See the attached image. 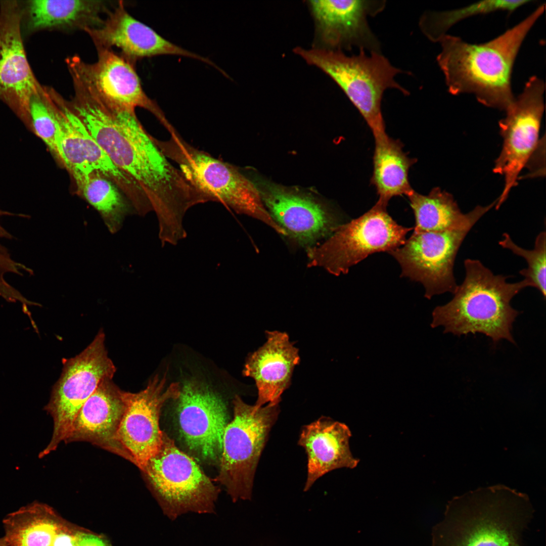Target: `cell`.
<instances>
[{
    "label": "cell",
    "instance_id": "1",
    "mask_svg": "<svg viewBox=\"0 0 546 546\" xmlns=\"http://www.w3.org/2000/svg\"><path fill=\"white\" fill-rule=\"evenodd\" d=\"M73 87L68 106L157 218H169L187 208L197 189L157 146L135 109L105 101L81 85Z\"/></svg>",
    "mask_w": 546,
    "mask_h": 546
},
{
    "label": "cell",
    "instance_id": "2",
    "mask_svg": "<svg viewBox=\"0 0 546 546\" xmlns=\"http://www.w3.org/2000/svg\"><path fill=\"white\" fill-rule=\"evenodd\" d=\"M545 10L544 4L513 27L492 40L468 43L447 34L439 42L437 62L448 92L471 94L481 104L506 110L514 99L512 74L526 36Z\"/></svg>",
    "mask_w": 546,
    "mask_h": 546
},
{
    "label": "cell",
    "instance_id": "3",
    "mask_svg": "<svg viewBox=\"0 0 546 546\" xmlns=\"http://www.w3.org/2000/svg\"><path fill=\"white\" fill-rule=\"evenodd\" d=\"M528 496L503 485L453 497L432 529V546H522L533 517Z\"/></svg>",
    "mask_w": 546,
    "mask_h": 546
},
{
    "label": "cell",
    "instance_id": "4",
    "mask_svg": "<svg viewBox=\"0 0 546 546\" xmlns=\"http://www.w3.org/2000/svg\"><path fill=\"white\" fill-rule=\"evenodd\" d=\"M465 276L448 303L433 310L431 327H442L444 333L461 336L481 333L496 342L515 343L512 325L519 312L511 305L513 298L528 287L523 280L509 283V276L494 275L479 260H464Z\"/></svg>",
    "mask_w": 546,
    "mask_h": 546
},
{
    "label": "cell",
    "instance_id": "5",
    "mask_svg": "<svg viewBox=\"0 0 546 546\" xmlns=\"http://www.w3.org/2000/svg\"><path fill=\"white\" fill-rule=\"evenodd\" d=\"M170 138L154 140L163 154L176 163L188 178L208 198L256 218L283 236L284 230L265 207L255 184L237 167L216 158L187 142L170 124Z\"/></svg>",
    "mask_w": 546,
    "mask_h": 546
},
{
    "label": "cell",
    "instance_id": "6",
    "mask_svg": "<svg viewBox=\"0 0 546 546\" xmlns=\"http://www.w3.org/2000/svg\"><path fill=\"white\" fill-rule=\"evenodd\" d=\"M296 54L312 65L323 70L343 90L359 111L374 136L385 133L381 112V101L385 90L408 92L395 81L394 76L403 71L393 66L380 53L368 56L360 50L356 55L346 56L340 50L300 47L294 49Z\"/></svg>",
    "mask_w": 546,
    "mask_h": 546
},
{
    "label": "cell",
    "instance_id": "7",
    "mask_svg": "<svg viewBox=\"0 0 546 546\" xmlns=\"http://www.w3.org/2000/svg\"><path fill=\"white\" fill-rule=\"evenodd\" d=\"M233 417L225 428L216 480L233 501L251 499L254 479L269 434L280 414L279 404L261 407L233 401Z\"/></svg>",
    "mask_w": 546,
    "mask_h": 546
},
{
    "label": "cell",
    "instance_id": "8",
    "mask_svg": "<svg viewBox=\"0 0 546 546\" xmlns=\"http://www.w3.org/2000/svg\"><path fill=\"white\" fill-rule=\"evenodd\" d=\"M386 207L377 202L359 217L339 224L323 243L308 248V266L338 276L371 254L388 253L403 245L414 228L398 224Z\"/></svg>",
    "mask_w": 546,
    "mask_h": 546
},
{
    "label": "cell",
    "instance_id": "9",
    "mask_svg": "<svg viewBox=\"0 0 546 546\" xmlns=\"http://www.w3.org/2000/svg\"><path fill=\"white\" fill-rule=\"evenodd\" d=\"M105 341V334L101 330L79 354L63 360L61 375L44 406L53 419L52 436L49 444L39 453V458L54 451L60 443L65 441L83 404L102 382L114 377L116 369L108 356Z\"/></svg>",
    "mask_w": 546,
    "mask_h": 546
},
{
    "label": "cell",
    "instance_id": "10",
    "mask_svg": "<svg viewBox=\"0 0 546 546\" xmlns=\"http://www.w3.org/2000/svg\"><path fill=\"white\" fill-rule=\"evenodd\" d=\"M142 471L169 518L174 519L189 512H214L219 489L195 460L179 450L165 433L161 449Z\"/></svg>",
    "mask_w": 546,
    "mask_h": 546
},
{
    "label": "cell",
    "instance_id": "11",
    "mask_svg": "<svg viewBox=\"0 0 546 546\" xmlns=\"http://www.w3.org/2000/svg\"><path fill=\"white\" fill-rule=\"evenodd\" d=\"M440 232H414L401 246L389 252L399 264L401 277L420 282L425 297L430 299L446 292L453 294L457 285L454 264L465 237L478 221Z\"/></svg>",
    "mask_w": 546,
    "mask_h": 546
},
{
    "label": "cell",
    "instance_id": "12",
    "mask_svg": "<svg viewBox=\"0 0 546 546\" xmlns=\"http://www.w3.org/2000/svg\"><path fill=\"white\" fill-rule=\"evenodd\" d=\"M166 376L156 375L143 390L124 391L125 408L116 436L119 456L142 471L148 461L161 449L164 432L159 426L162 407L168 400L176 399L180 385H167Z\"/></svg>",
    "mask_w": 546,
    "mask_h": 546
},
{
    "label": "cell",
    "instance_id": "13",
    "mask_svg": "<svg viewBox=\"0 0 546 546\" xmlns=\"http://www.w3.org/2000/svg\"><path fill=\"white\" fill-rule=\"evenodd\" d=\"M545 88L541 79L529 77L522 92L505 110L506 117L499 122L504 144L493 171L504 176L505 187L497 199L496 209L517 185L518 175L537 148Z\"/></svg>",
    "mask_w": 546,
    "mask_h": 546
},
{
    "label": "cell",
    "instance_id": "14",
    "mask_svg": "<svg viewBox=\"0 0 546 546\" xmlns=\"http://www.w3.org/2000/svg\"><path fill=\"white\" fill-rule=\"evenodd\" d=\"M49 95L57 129L58 161L73 179L98 172L113 182L128 200L135 199L138 195L136 187L112 162L67 101L51 87Z\"/></svg>",
    "mask_w": 546,
    "mask_h": 546
},
{
    "label": "cell",
    "instance_id": "15",
    "mask_svg": "<svg viewBox=\"0 0 546 546\" xmlns=\"http://www.w3.org/2000/svg\"><path fill=\"white\" fill-rule=\"evenodd\" d=\"M98 59L88 63L77 56L66 60L72 81L102 100L124 107L144 108L163 124L168 120L144 90L133 63L112 49L97 48Z\"/></svg>",
    "mask_w": 546,
    "mask_h": 546
},
{
    "label": "cell",
    "instance_id": "16",
    "mask_svg": "<svg viewBox=\"0 0 546 546\" xmlns=\"http://www.w3.org/2000/svg\"><path fill=\"white\" fill-rule=\"evenodd\" d=\"M175 400L179 430L187 447L207 462L219 463L230 422L221 397L205 385L189 381L180 385Z\"/></svg>",
    "mask_w": 546,
    "mask_h": 546
},
{
    "label": "cell",
    "instance_id": "17",
    "mask_svg": "<svg viewBox=\"0 0 546 546\" xmlns=\"http://www.w3.org/2000/svg\"><path fill=\"white\" fill-rule=\"evenodd\" d=\"M41 84L26 57L20 3L0 2V100L31 126L29 104Z\"/></svg>",
    "mask_w": 546,
    "mask_h": 546
},
{
    "label": "cell",
    "instance_id": "18",
    "mask_svg": "<svg viewBox=\"0 0 546 546\" xmlns=\"http://www.w3.org/2000/svg\"><path fill=\"white\" fill-rule=\"evenodd\" d=\"M255 185L272 218L299 245L310 248L340 224L331 210L310 197L269 181Z\"/></svg>",
    "mask_w": 546,
    "mask_h": 546
},
{
    "label": "cell",
    "instance_id": "19",
    "mask_svg": "<svg viewBox=\"0 0 546 546\" xmlns=\"http://www.w3.org/2000/svg\"><path fill=\"white\" fill-rule=\"evenodd\" d=\"M97 48L121 51L124 57L133 62L137 59L160 55H175L200 60L211 61L165 39L155 30L132 17L122 1L118 2L99 26L86 29Z\"/></svg>",
    "mask_w": 546,
    "mask_h": 546
},
{
    "label": "cell",
    "instance_id": "20",
    "mask_svg": "<svg viewBox=\"0 0 546 546\" xmlns=\"http://www.w3.org/2000/svg\"><path fill=\"white\" fill-rule=\"evenodd\" d=\"M320 34L333 48L352 47L379 53L380 45L367 22L385 7L382 1H309Z\"/></svg>",
    "mask_w": 546,
    "mask_h": 546
},
{
    "label": "cell",
    "instance_id": "21",
    "mask_svg": "<svg viewBox=\"0 0 546 546\" xmlns=\"http://www.w3.org/2000/svg\"><path fill=\"white\" fill-rule=\"evenodd\" d=\"M267 340L248 356L243 375L253 378L257 389L255 405H278L289 387L295 366L300 362L298 349L285 332L266 331Z\"/></svg>",
    "mask_w": 546,
    "mask_h": 546
},
{
    "label": "cell",
    "instance_id": "22",
    "mask_svg": "<svg viewBox=\"0 0 546 546\" xmlns=\"http://www.w3.org/2000/svg\"><path fill=\"white\" fill-rule=\"evenodd\" d=\"M125 408L124 391L112 379L104 380L80 409L64 442H88L119 456L116 436Z\"/></svg>",
    "mask_w": 546,
    "mask_h": 546
},
{
    "label": "cell",
    "instance_id": "23",
    "mask_svg": "<svg viewBox=\"0 0 546 546\" xmlns=\"http://www.w3.org/2000/svg\"><path fill=\"white\" fill-rule=\"evenodd\" d=\"M351 433L344 423L321 417L302 426L298 444L307 456V477L303 490L327 473L340 468L353 469L359 460L350 449Z\"/></svg>",
    "mask_w": 546,
    "mask_h": 546
},
{
    "label": "cell",
    "instance_id": "24",
    "mask_svg": "<svg viewBox=\"0 0 546 546\" xmlns=\"http://www.w3.org/2000/svg\"><path fill=\"white\" fill-rule=\"evenodd\" d=\"M22 27L28 32L96 27L111 9L102 0H30L21 4Z\"/></svg>",
    "mask_w": 546,
    "mask_h": 546
},
{
    "label": "cell",
    "instance_id": "25",
    "mask_svg": "<svg viewBox=\"0 0 546 546\" xmlns=\"http://www.w3.org/2000/svg\"><path fill=\"white\" fill-rule=\"evenodd\" d=\"M415 217L414 232H440L460 228L478 220L495 206V200L486 206H477L469 212H462L452 196L439 188L428 195L414 190L407 196Z\"/></svg>",
    "mask_w": 546,
    "mask_h": 546
},
{
    "label": "cell",
    "instance_id": "26",
    "mask_svg": "<svg viewBox=\"0 0 546 546\" xmlns=\"http://www.w3.org/2000/svg\"><path fill=\"white\" fill-rule=\"evenodd\" d=\"M373 172L372 184L379 195L378 203L387 206L394 196H407L414 190L408 180L410 168L416 159L408 157L403 145L386 133L374 136Z\"/></svg>",
    "mask_w": 546,
    "mask_h": 546
},
{
    "label": "cell",
    "instance_id": "27",
    "mask_svg": "<svg viewBox=\"0 0 546 546\" xmlns=\"http://www.w3.org/2000/svg\"><path fill=\"white\" fill-rule=\"evenodd\" d=\"M64 521L53 508L34 501L4 517V537L9 546H52Z\"/></svg>",
    "mask_w": 546,
    "mask_h": 546
},
{
    "label": "cell",
    "instance_id": "28",
    "mask_svg": "<svg viewBox=\"0 0 546 546\" xmlns=\"http://www.w3.org/2000/svg\"><path fill=\"white\" fill-rule=\"evenodd\" d=\"M74 181L78 194L99 212L110 232H117L128 211L119 188L96 171Z\"/></svg>",
    "mask_w": 546,
    "mask_h": 546
},
{
    "label": "cell",
    "instance_id": "29",
    "mask_svg": "<svg viewBox=\"0 0 546 546\" xmlns=\"http://www.w3.org/2000/svg\"><path fill=\"white\" fill-rule=\"evenodd\" d=\"M531 0H485L465 7L442 12H425L419 25L431 41L439 42L453 25L467 18L498 11L512 13Z\"/></svg>",
    "mask_w": 546,
    "mask_h": 546
},
{
    "label": "cell",
    "instance_id": "30",
    "mask_svg": "<svg viewBox=\"0 0 546 546\" xmlns=\"http://www.w3.org/2000/svg\"><path fill=\"white\" fill-rule=\"evenodd\" d=\"M503 239L498 243L501 247L508 249L514 254L525 259L527 267L519 271L528 283V287L537 289L545 297V256L546 234L539 233L535 240L534 247L531 250L523 248L512 240L510 235L504 233Z\"/></svg>",
    "mask_w": 546,
    "mask_h": 546
},
{
    "label": "cell",
    "instance_id": "31",
    "mask_svg": "<svg viewBox=\"0 0 546 546\" xmlns=\"http://www.w3.org/2000/svg\"><path fill=\"white\" fill-rule=\"evenodd\" d=\"M29 115L33 130L58 161L57 129L50 106L48 86L41 85L31 97Z\"/></svg>",
    "mask_w": 546,
    "mask_h": 546
},
{
    "label": "cell",
    "instance_id": "32",
    "mask_svg": "<svg viewBox=\"0 0 546 546\" xmlns=\"http://www.w3.org/2000/svg\"><path fill=\"white\" fill-rule=\"evenodd\" d=\"M79 530L64 521L58 530L52 546H76Z\"/></svg>",
    "mask_w": 546,
    "mask_h": 546
},
{
    "label": "cell",
    "instance_id": "33",
    "mask_svg": "<svg viewBox=\"0 0 546 546\" xmlns=\"http://www.w3.org/2000/svg\"><path fill=\"white\" fill-rule=\"evenodd\" d=\"M76 546H112L105 537L79 530L77 535Z\"/></svg>",
    "mask_w": 546,
    "mask_h": 546
},
{
    "label": "cell",
    "instance_id": "34",
    "mask_svg": "<svg viewBox=\"0 0 546 546\" xmlns=\"http://www.w3.org/2000/svg\"><path fill=\"white\" fill-rule=\"evenodd\" d=\"M0 546H9L4 536L0 537Z\"/></svg>",
    "mask_w": 546,
    "mask_h": 546
}]
</instances>
